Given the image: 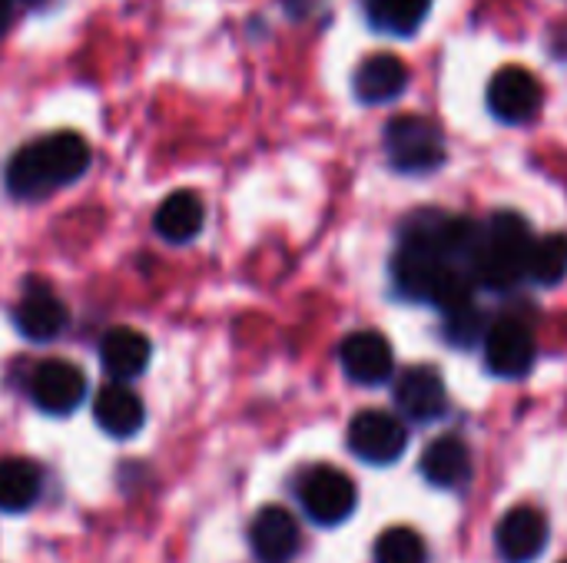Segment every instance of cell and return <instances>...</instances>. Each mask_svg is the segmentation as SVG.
I'll return each mask as SVG.
<instances>
[{
    "label": "cell",
    "instance_id": "52a82bcc",
    "mask_svg": "<svg viewBox=\"0 0 567 563\" xmlns=\"http://www.w3.org/2000/svg\"><path fill=\"white\" fill-rule=\"evenodd\" d=\"M86 395L83 372L66 358H47L30 375V398L47 415H70Z\"/></svg>",
    "mask_w": 567,
    "mask_h": 563
},
{
    "label": "cell",
    "instance_id": "44dd1931",
    "mask_svg": "<svg viewBox=\"0 0 567 563\" xmlns=\"http://www.w3.org/2000/svg\"><path fill=\"white\" fill-rule=\"evenodd\" d=\"M432 10V0H365V13L372 27L389 30L395 37H412Z\"/></svg>",
    "mask_w": 567,
    "mask_h": 563
},
{
    "label": "cell",
    "instance_id": "cb8c5ba5",
    "mask_svg": "<svg viewBox=\"0 0 567 563\" xmlns=\"http://www.w3.org/2000/svg\"><path fill=\"white\" fill-rule=\"evenodd\" d=\"M488 329H492V325H488L485 312H478L475 305H465V309H455V312L445 315L442 335H445V342L455 345V348H472V345L485 342Z\"/></svg>",
    "mask_w": 567,
    "mask_h": 563
},
{
    "label": "cell",
    "instance_id": "4316f807",
    "mask_svg": "<svg viewBox=\"0 0 567 563\" xmlns=\"http://www.w3.org/2000/svg\"><path fill=\"white\" fill-rule=\"evenodd\" d=\"M565 563H567V561H565Z\"/></svg>",
    "mask_w": 567,
    "mask_h": 563
},
{
    "label": "cell",
    "instance_id": "8992f818",
    "mask_svg": "<svg viewBox=\"0 0 567 563\" xmlns=\"http://www.w3.org/2000/svg\"><path fill=\"white\" fill-rule=\"evenodd\" d=\"M409 431L389 411H362L349 425V451L365 465H395L405 455Z\"/></svg>",
    "mask_w": 567,
    "mask_h": 563
},
{
    "label": "cell",
    "instance_id": "ba28073f",
    "mask_svg": "<svg viewBox=\"0 0 567 563\" xmlns=\"http://www.w3.org/2000/svg\"><path fill=\"white\" fill-rule=\"evenodd\" d=\"M485 362L498 378H525L535 365L538 345L522 319H502L485 335Z\"/></svg>",
    "mask_w": 567,
    "mask_h": 563
},
{
    "label": "cell",
    "instance_id": "9a60e30c",
    "mask_svg": "<svg viewBox=\"0 0 567 563\" xmlns=\"http://www.w3.org/2000/svg\"><path fill=\"white\" fill-rule=\"evenodd\" d=\"M150 355H153V345L143 332L136 329H113L103 335L100 342V362H103V372L116 382V385H126L133 378H140L150 365Z\"/></svg>",
    "mask_w": 567,
    "mask_h": 563
},
{
    "label": "cell",
    "instance_id": "5b68a950",
    "mask_svg": "<svg viewBox=\"0 0 567 563\" xmlns=\"http://www.w3.org/2000/svg\"><path fill=\"white\" fill-rule=\"evenodd\" d=\"M299 501L306 508V514L322 524V528H336L342 521L352 518L355 504H359V491L352 484V478L339 468L319 465L312 468L302 484H299Z\"/></svg>",
    "mask_w": 567,
    "mask_h": 563
},
{
    "label": "cell",
    "instance_id": "6da1fadb",
    "mask_svg": "<svg viewBox=\"0 0 567 563\" xmlns=\"http://www.w3.org/2000/svg\"><path fill=\"white\" fill-rule=\"evenodd\" d=\"M90 143L80 133H50L13 153L7 163V192L13 199H43L90 169Z\"/></svg>",
    "mask_w": 567,
    "mask_h": 563
},
{
    "label": "cell",
    "instance_id": "ffe728a7",
    "mask_svg": "<svg viewBox=\"0 0 567 563\" xmlns=\"http://www.w3.org/2000/svg\"><path fill=\"white\" fill-rule=\"evenodd\" d=\"M40 488H43V478H40L37 465H30L23 458L0 461V511L20 514V511L33 508L40 498Z\"/></svg>",
    "mask_w": 567,
    "mask_h": 563
},
{
    "label": "cell",
    "instance_id": "4fadbf2b",
    "mask_svg": "<svg viewBox=\"0 0 567 563\" xmlns=\"http://www.w3.org/2000/svg\"><path fill=\"white\" fill-rule=\"evenodd\" d=\"M339 362L355 385H385L395 368L392 345L379 332H352L339 348Z\"/></svg>",
    "mask_w": 567,
    "mask_h": 563
},
{
    "label": "cell",
    "instance_id": "484cf974",
    "mask_svg": "<svg viewBox=\"0 0 567 563\" xmlns=\"http://www.w3.org/2000/svg\"><path fill=\"white\" fill-rule=\"evenodd\" d=\"M30 3H33V0H30Z\"/></svg>",
    "mask_w": 567,
    "mask_h": 563
},
{
    "label": "cell",
    "instance_id": "7a4b0ae2",
    "mask_svg": "<svg viewBox=\"0 0 567 563\" xmlns=\"http://www.w3.org/2000/svg\"><path fill=\"white\" fill-rule=\"evenodd\" d=\"M532 246H535V236H532V226L525 222V216L495 212L482 226V236H478L475 256L468 262V272L482 285H488L495 292H508L528 275Z\"/></svg>",
    "mask_w": 567,
    "mask_h": 563
},
{
    "label": "cell",
    "instance_id": "30bf717a",
    "mask_svg": "<svg viewBox=\"0 0 567 563\" xmlns=\"http://www.w3.org/2000/svg\"><path fill=\"white\" fill-rule=\"evenodd\" d=\"M495 548L505 563H532L548 548V521L538 508H512L495 531Z\"/></svg>",
    "mask_w": 567,
    "mask_h": 563
},
{
    "label": "cell",
    "instance_id": "d4e9b609",
    "mask_svg": "<svg viewBox=\"0 0 567 563\" xmlns=\"http://www.w3.org/2000/svg\"><path fill=\"white\" fill-rule=\"evenodd\" d=\"M10 17H13V0H0V33H7Z\"/></svg>",
    "mask_w": 567,
    "mask_h": 563
},
{
    "label": "cell",
    "instance_id": "277c9868",
    "mask_svg": "<svg viewBox=\"0 0 567 563\" xmlns=\"http://www.w3.org/2000/svg\"><path fill=\"white\" fill-rule=\"evenodd\" d=\"M385 153L399 173H432L445 163V136L429 116H395L385 126Z\"/></svg>",
    "mask_w": 567,
    "mask_h": 563
},
{
    "label": "cell",
    "instance_id": "5bb4252c",
    "mask_svg": "<svg viewBox=\"0 0 567 563\" xmlns=\"http://www.w3.org/2000/svg\"><path fill=\"white\" fill-rule=\"evenodd\" d=\"M249 544L259 563H289L299 554L302 534L286 508H262L249 528Z\"/></svg>",
    "mask_w": 567,
    "mask_h": 563
},
{
    "label": "cell",
    "instance_id": "603a6c76",
    "mask_svg": "<svg viewBox=\"0 0 567 563\" xmlns=\"http://www.w3.org/2000/svg\"><path fill=\"white\" fill-rule=\"evenodd\" d=\"M372 557L375 563H429V544L412 528H389L379 534Z\"/></svg>",
    "mask_w": 567,
    "mask_h": 563
},
{
    "label": "cell",
    "instance_id": "ac0fdd59",
    "mask_svg": "<svg viewBox=\"0 0 567 563\" xmlns=\"http://www.w3.org/2000/svg\"><path fill=\"white\" fill-rule=\"evenodd\" d=\"M93 418L110 438H133L146 421V408L136 392L113 382L93 398Z\"/></svg>",
    "mask_w": 567,
    "mask_h": 563
},
{
    "label": "cell",
    "instance_id": "8fae6325",
    "mask_svg": "<svg viewBox=\"0 0 567 563\" xmlns=\"http://www.w3.org/2000/svg\"><path fill=\"white\" fill-rule=\"evenodd\" d=\"M395 405L402 408L405 418L425 425L445 415L449 408V392H445V378L439 368L432 365H412L399 375L395 382Z\"/></svg>",
    "mask_w": 567,
    "mask_h": 563
},
{
    "label": "cell",
    "instance_id": "d6986e66",
    "mask_svg": "<svg viewBox=\"0 0 567 563\" xmlns=\"http://www.w3.org/2000/svg\"><path fill=\"white\" fill-rule=\"evenodd\" d=\"M203 222H206V206L196 192L189 189H179L173 196H166L153 216V229L159 239L173 242V246H183V242H193L199 232H203Z\"/></svg>",
    "mask_w": 567,
    "mask_h": 563
},
{
    "label": "cell",
    "instance_id": "7402d4cb",
    "mask_svg": "<svg viewBox=\"0 0 567 563\" xmlns=\"http://www.w3.org/2000/svg\"><path fill=\"white\" fill-rule=\"evenodd\" d=\"M528 279L538 285H558L567 279V236L551 232L545 239H535L528 256Z\"/></svg>",
    "mask_w": 567,
    "mask_h": 563
},
{
    "label": "cell",
    "instance_id": "3957f363",
    "mask_svg": "<svg viewBox=\"0 0 567 563\" xmlns=\"http://www.w3.org/2000/svg\"><path fill=\"white\" fill-rule=\"evenodd\" d=\"M392 282L405 299L432 302L445 315L472 305V289H475V275L468 269H458L455 262H445V259H435L425 252H412V249L395 252Z\"/></svg>",
    "mask_w": 567,
    "mask_h": 563
},
{
    "label": "cell",
    "instance_id": "7c38bea8",
    "mask_svg": "<svg viewBox=\"0 0 567 563\" xmlns=\"http://www.w3.org/2000/svg\"><path fill=\"white\" fill-rule=\"evenodd\" d=\"M66 305L60 295L43 285V282H27L17 309H13V325L23 338L30 342H53L66 329Z\"/></svg>",
    "mask_w": 567,
    "mask_h": 563
},
{
    "label": "cell",
    "instance_id": "e0dca14e",
    "mask_svg": "<svg viewBox=\"0 0 567 563\" xmlns=\"http://www.w3.org/2000/svg\"><path fill=\"white\" fill-rule=\"evenodd\" d=\"M355 96L362 103H392L395 96L405 93L409 86V66L395 56V53H375L365 56L355 70Z\"/></svg>",
    "mask_w": 567,
    "mask_h": 563
},
{
    "label": "cell",
    "instance_id": "9c48e42d",
    "mask_svg": "<svg viewBox=\"0 0 567 563\" xmlns=\"http://www.w3.org/2000/svg\"><path fill=\"white\" fill-rule=\"evenodd\" d=\"M542 83L525 66H502L488 83V110L502 123H528L542 110Z\"/></svg>",
    "mask_w": 567,
    "mask_h": 563
},
{
    "label": "cell",
    "instance_id": "2e32d148",
    "mask_svg": "<svg viewBox=\"0 0 567 563\" xmlns=\"http://www.w3.org/2000/svg\"><path fill=\"white\" fill-rule=\"evenodd\" d=\"M419 471L432 488L455 491L472 478V451H468V445L462 438L442 435L439 441H432L425 448V455L419 461Z\"/></svg>",
    "mask_w": 567,
    "mask_h": 563
}]
</instances>
